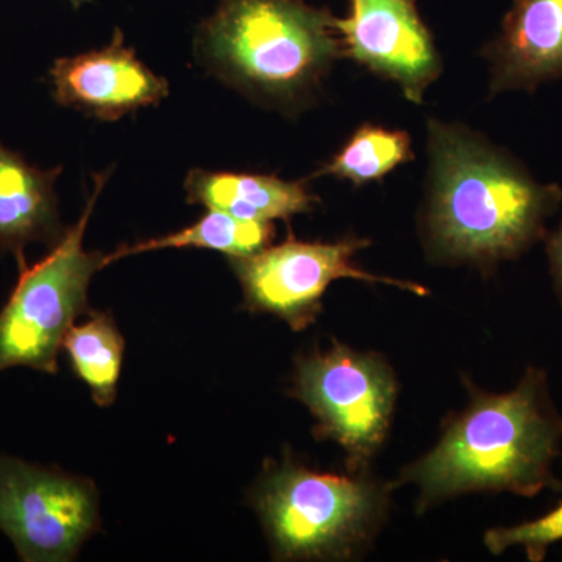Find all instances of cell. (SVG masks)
<instances>
[{
  "instance_id": "1",
  "label": "cell",
  "mask_w": 562,
  "mask_h": 562,
  "mask_svg": "<svg viewBox=\"0 0 562 562\" xmlns=\"http://www.w3.org/2000/svg\"><path fill=\"white\" fill-rule=\"evenodd\" d=\"M427 132L425 235L438 260L494 265L542 238L561 202L557 184L538 183L468 127L430 120Z\"/></svg>"
},
{
  "instance_id": "2",
  "label": "cell",
  "mask_w": 562,
  "mask_h": 562,
  "mask_svg": "<svg viewBox=\"0 0 562 562\" xmlns=\"http://www.w3.org/2000/svg\"><path fill=\"white\" fill-rule=\"evenodd\" d=\"M561 441L562 417L550 401L546 372L530 368L512 392L473 394L438 446L402 480L419 486L422 509L473 491L532 497L560 487L552 465Z\"/></svg>"
},
{
  "instance_id": "3",
  "label": "cell",
  "mask_w": 562,
  "mask_h": 562,
  "mask_svg": "<svg viewBox=\"0 0 562 562\" xmlns=\"http://www.w3.org/2000/svg\"><path fill=\"white\" fill-rule=\"evenodd\" d=\"M335 18L305 0H220L199 52L233 87L279 102L308 94L342 57Z\"/></svg>"
},
{
  "instance_id": "4",
  "label": "cell",
  "mask_w": 562,
  "mask_h": 562,
  "mask_svg": "<svg viewBox=\"0 0 562 562\" xmlns=\"http://www.w3.org/2000/svg\"><path fill=\"white\" fill-rule=\"evenodd\" d=\"M109 172L94 177V188L80 220L36 265L20 255V279L0 310V372L25 366L57 373L58 353L74 319L87 312L88 286L105 268L106 255L88 251L83 236Z\"/></svg>"
},
{
  "instance_id": "5",
  "label": "cell",
  "mask_w": 562,
  "mask_h": 562,
  "mask_svg": "<svg viewBox=\"0 0 562 562\" xmlns=\"http://www.w3.org/2000/svg\"><path fill=\"white\" fill-rule=\"evenodd\" d=\"M384 494L372 482L284 462L257 495L277 553L290 560L350 557L373 530Z\"/></svg>"
},
{
  "instance_id": "6",
  "label": "cell",
  "mask_w": 562,
  "mask_h": 562,
  "mask_svg": "<svg viewBox=\"0 0 562 562\" xmlns=\"http://www.w3.org/2000/svg\"><path fill=\"white\" fill-rule=\"evenodd\" d=\"M294 394L316 417L317 435L341 443L360 468L386 438L397 383L383 358L335 342L297 361Z\"/></svg>"
},
{
  "instance_id": "7",
  "label": "cell",
  "mask_w": 562,
  "mask_h": 562,
  "mask_svg": "<svg viewBox=\"0 0 562 562\" xmlns=\"http://www.w3.org/2000/svg\"><path fill=\"white\" fill-rule=\"evenodd\" d=\"M368 244L358 238L336 243L290 238L250 257L232 258V266L241 281L247 308L276 314L295 331L305 330L316 321L325 291L339 279L392 284L413 294H427L420 284L373 276L358 268L355 255Z\"/></svg>"
},
{
  "instance_id": "8",
  "label": "cell",
  "mask_w": 562,
  "mask_h": 562,
  "mask_svg": "<svg viewBox=\"0 0 562 562\" xmlns=\"http://www.w3.org/2000/svg\"><path fill=\"white\" fill-rule=\"evenodd\" d=\"M98 527L90 483L0 458V530L22 561H68Z\"/></svg>"
},
{
  "instance_id": "9",
  "label": "cell",
  "mask_w": 562,
  "mask_h": 562,
  "mask_svg": "<svg viewBox=\"0 0 562 562\" xmlns=\"http://www.w3.org/2000/svg\"><path fill=\"white\" fill-rule=\"evenodd\" d=\"M344 55L394 81L413 103L441 76L442 61L414 0H351L346 20H336Z\"/></svg>"
},
{
  "instance_id": "10",
  "label": "cell",
  "mask_w": 562,
  "mask_h": 562,
  "mask_svg": "<svg viewBox=\"0 0 562 562\" xmlns=\"http://www.w3.org/2000/svg\"><path fill=\"white\" fill-rule=\"evenodd\" d=\"M49 76L55 101L101 121L158 105L169 94L168 81L125 46L120 29L103 49L58 58Z\"/></svg>"
},
{
  "instance_id": "11",
  "label": "cell",
  "mask_w": 562,
  "mask_h": 562,
  "mask_svg": "<svg viewBox=\"0 0 562 562\" xmlns=\"http://www.w3.org/2000/svg\"><path fill=\"white\" fill-rule=\"evenodd\" d=\"M491 92L535 90L562 77V0H516L487 46Z\"/></svg>"
},
{
  "instance_id": "12",
  "label": "cell",
  "mask_w": 562,
  "mask_h": 562,
  "mask_svg": "<svg viewBox=\"0 0 562 562\" xmlns=\"http://www.w3.org/2000/svg\"><path fill=\"white\" fill-rule=\"evenodd\" d=\"M61 168L40 169L0 143V246L16 257L31 243L61 238L55 181Z\"/></svg>"
},
{
  "instance_id": "13",
  "label": "cell",
  "mask_w": 562,
  "mask_h": 562,
  "mask_svg": "<svg viewBox=\"0 0 562 562\" xmlns=\"http://www.w3.org/2000/svg\"><path fill=\"white\" fill-rule=\"evenodd\" d=\"M188 203L224 211L246 221L290 220L308 213L317 199L303 181L262 173L213 172L192 169L184 180Z\"/></svg>"
},
{
  "instance_id": "14",
  "label": "cell",
  "mask_w": 562,
  "mask_h": 562,
  "mask_svg": "<svg viewBox=\"0 0 562 562\" xmlns=\"http://www.w3.org/2000/svg\"><path fill=\"white\" fill-rule=\"evenodd\" d=\"M272 235L271 222L239 220L224 211L210 210L201 221L183 231L120 247L113 254L106 255L105 265L146 251L183 247L216 250L232 258L250 257L268 247Z\"/></svg>"
},
{
  "instance_id": "15",
  "label": "cell",
  "mask_w": 562,
  "mask_h": 562,
  "mask_svg": "<svg viewBox=\"0 0 562 562\" xmlns=\"http://www.w3.org/2000/svg\"><path fill=\"white\" fill-rule=\"evenodd\" d=\"M63 346L74 371L90 386L94 402L110 406L116 398L125 347L114 321L106 314L92 313L90 321L69 328Z\"/></svg>"
},
{
  "instance_id": "16",
  "label": "cell",
  "mask_w": 562,
  "mask_h": 562,
  "mask_svg": "<svg viewBox=\"0 0 562 562\" xmlns=\"http://www.w3.org/2000/svg\"><path fill=\"white\" fill-rule=\"evenodd\" d=\"M412 138L403 131L362 125L317 176H335L355 187L382 180L403 162L412 161Z\"/></svg>"
},
{
  "instance_id": "17",
  "label": "cell",
  "mask_w": 562,
  "mask_h": 562,
  "mask_svg": "<svg viewBox=\"0 0 562 562\" xmlns=\"http://www.w3.org/2000/svg\"><path fill=\"white\" fill-rule=\"evenodd\" d=\"M562 541V502L539 519L509 528H495L484 536V543L494 554L512 547H522L528 560L542 561L553 543Z\"/></svg>"
},
{
  "instance_id": "18",
  "label": "cell",
  "mask_w": 562,
  "mask_h": 562,
  "mask_svg": "<svg viewBox=\"0 0 562 562\" xmlns=\"http://www.w3.org/2000/svg\"><path fill=\"white\" fill-rule=\"evenodd\" d=\"M549 254L550 271H552L554 290L562 302V225L560 231L554 233L547 247Z\"/></svg>"
},
{
  "instance_id": "19",
  "label": "cell",
  "mask_w": 562,
  "mask_h": 562,
  "mask_svg": "<svg viewBox=\"0 0 562 562\" xmlns=\"http://www.w3.org/2000/svg\"><path fill=\"white\" fill-rule=\"evenodd\" d=\"M70 5L74 7V9H80L83 3L91 2V0H69Z\"/></svg>"
}]
</instances>
